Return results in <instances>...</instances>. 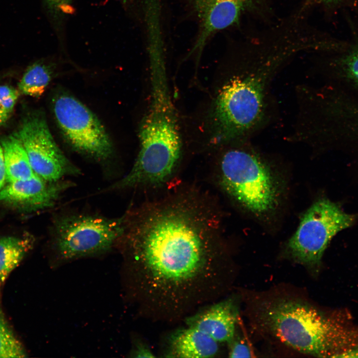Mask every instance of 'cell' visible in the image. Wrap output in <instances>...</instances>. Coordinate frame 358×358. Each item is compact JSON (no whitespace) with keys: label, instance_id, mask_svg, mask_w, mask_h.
<instances>
[{"label":"cell","instance_id":"obj_1","mask_svg":"<svg viewBox=\"0 0 358 358\" xmlns=\"http://www.w3.org/2000/svg\"><path fill=\"white\" fill-rule=\"evenodd\" d=\"M131 291L147 319H187L218 301L230 268L221 241L172 221L124 244Z\"/></svg>","mask_w":358,"mask_h":358},{"label":"cell","instance_id":"obj_2","mask_svg":"<svg viewBox=\"0 0 358 358\" xmlns=\"http://www.w3.org/2000/svg\"><path fill=\"white\" fill-rule=\"evenodd\" d=\"M307 34L278 21L243 40L234 69L219 88L210 115L211 142L223 146L250 140L273 119L271 85L276 74L298 53L309 51Z\"/></svg>","mask_w":358,"mask_h":358},{"label":"cell","instance_id":"obj_3","mask_svg":"<svg viewBox=\"0 0 358 358\" xmlns=\"http://www.w3.org/2000/svg\"><path fill=\"white\" fill-rule=\"evenodd\" d=\"M252 310L258 330L306 355L336 358L358 344V328L302 298L286 294L258 297Z\"/></svg>","mask_w":358,"mask_h":358},{"label":"cell","instance_id":"obj_4","mask_svg":"<svg viewBox=\"0 0 358 358\" xmlns=\"http://www.w3.org/2000/svg\"><path fill=\"white\" fill-rule=\"evenodd\" d=\"M149 61L151 100L140 125L139 152L129 173L111 186L113 190L163 185L171 179L180 159L181 141L165 58L153 57Z\"/></svg>","mask_w":358,"mask_h":358},{"label":"cell","instance_id":"obj_5","mask_svg":"<svg viewBox=\"0 0 358 358\" xmlns=\"http://www.w3.org/2000/svg\"><path fill=\"white\" fill-rule=\"evenodd\" d=\"M225 146L227 148L221 155L217 168L220 186L231 199L256 216L273 213L279 204L280 187L269 162L250 140Z\"/></svg>","mask_w":358,"mask_h":358},{"label":"cell","instance_id":"obj_6","mask_svg":"<svg viewBox=\"0 0 358 358\" xmlns=\"http://www.w3.org/2000/svg\"><path fill=\"white\" fill-rule=\"evenodd\" d=\"M125 224V214L116 218L80 214L63 216L53 224L52 247L64 261L103 254L119 241Z\"/></svg>","mask_w":358,"mask_h":358},{"label":"cell","instance_id":"obj_7","mask_svg":"<svg viewBox=\"0 0 358 358\" xmlns=\"http://www.w3.org/2000/svg\"><path fill=\"white\" fill-rule=\"evenodd\" d=\"M354 220V215L345 212L335 203L324 198L317 200L304 213L287 242V255L294 262L318 270L331 239Z\"/></svg>","mask_w":358,"mask_h":358},{"label":"cell","instance_id":"obj_8","mask_svg":"<svg viewBox=\"0 0 358 358\" xmlns=\"http://www.w3.org/2000/svg\"><path fill=\"white\" fill-rule=\"evenodd\" d=\"M53 110L60 128L75 149L98 160L111 156L113 147L104 127L81 101L62 94L54 100Z\"/></svg>","mask_w":358,"mask_h":358},{"label":"cell","instance_id":"obj_9","mask_svg":"<svg viewBox=\"0 0 358 358\" xmlns=\"http://www.w3.org/2000/svg\"><path fill=\"white\" fill-rule=\"evenodd\" d=\"M16 136L21 141L34 172L49 182L79 174L55 143L45 119L31 115L21 124Z\"/></svg>","mask_w":358,"mask_h":358},{"label":"cell","instance_id":"obj_10","mask_svg":"<svg viewBox=\"0 0 358 358\" xmlns=\"http://www.w3.org/2000/svg\"><path fill=\"white\" fill-rule=\"evenodd\" d=\"M199 23L198 34L190 54L201 53L216 32L239 24L248 15L264 14L268 0H190Z\"/></svg>","mask_w":358,"mask_h":358},{"label":"cell","instance_id":"obj_11","mask_svg":"<svg viewBox=\"0 0 358 358\" xmlns=\"http://www.w3.org/2000/svg\"><path fill=\"white\" fill-rule=\"evenodd\" d=\"M72 185L71 182H49L36 174L23 180L8 182L0 191V201L28 210L53 206L60 195Z\"/></svg>","mask_w":358,"mask_h":358},{"label":"cell","instance_id":"obj_12","mask_svg":"<svg viewBox=\"0 0 358 358\" xmlns=\"http://www.w3.org/2000/svg\"><path fill=\"white\" fill-rule=\"evenodd\" d=\"M238 307L232 299L217 301L188 318L194 327L220 343H229L236 333Z\"/></svg>","mask_w":358,"mask_h":358},{"label":"cell","instance_id":"obj_13","mask_svg":"<svg viewBox=\"0 0 358 358\" xmlns=\"http://www.w3.org/2000/svg\"><path fill=\"white\" fill-rule=\"evenodd\" d=\"M219 344L209 335L188 325L172 338L169 355L183 358L214 357L219 353Z\"/></svg>","mask_w":358,"mask_h":358},{"label":"cell","instance_id":"obj_14","mask_svg":"<svg viewBox=\"0 0 358 358\" xmlns=\"http://www.w3.org/2000/svg\"><path fill=\"white\" fill-rule=\"evenodd\" d=\"M1 145L4 154L7 183L26 179L35 174L26 152L15 134L3 138Z\"/></svg>","mask_w":358,"mask_h":358},{"label":"cell","instance_id":"obj_15","mask_svg":"<svg viewBox=\"0 0 358 358\" xmlns=\"http://www.w3.org/2000/svg\"><path fill=\"white\" fill-rule=\"evenodd\" d=\"M34 242L31 235L0 238V288L12 270L32 249Z\"/></svg>","mask_w":358,"mask_h":358},{"label":"cell","instance_id":"obj_16","mask_svg":"<svg viewBox=\"0 0 358 358\" xmlns=\"http://www.w3.org/2000/svg\"><path fill=\"white\" fill-rule=\"evenodd\" d=\"M51 76L49 66L42 62L33 64L27 69L18 84L20 92L32 97H39L49 85Z\"/></svg>","mask_w":358,"mask_h":358},{"label":"cell","instance_id":"obj_17","mask_svg":"<svg viewBox=\"0 0 358 358\" xmlns=\"http://www.w3.org/2000/svg\"><path fill=\"white\" fill-rule=\"evenodd\" d=\"M27 353L6 319L0 298V358H24Z\"/></svg>","mask_w":358,"mask_h":358},{"label":"cell","instance_id":"obj_18","mask_svg":"<svg viewBox=\"0 0 358 358\" xmlns=\"http://www.w3.org/2000/svg\"><path fill=\"white\" fill-rule=\"evenodd\" d=\"M19 93L14 88L7 86H0V111L8 119L10 115Z\"/></svg>","mask_w":358,"mask_h":358},{"label":"cell","instance_id":"obj_19","mask_svg":"<svg viewBox=\"0 0 358 358\" xmlns=\"http://www.w3.org/2000/svg\"><path fill=\"white\" fill-rule=\"evenodd\" d=\"M236 334V333H235ZM229 356L231 358H250L253 357V352L244 338L236 337L229 343Z\"/></svg>","mask_w":358,"mask_h":358},{"label":"cell","instance_id":"obj_20","mask_svg":"<svg viewBox=\"0 0 358 358\" xmlns=\"http://www.w3.org/2000/svg\"><path fill=\"white\" fill-rule=\"evenodd\" d=\"M344 64L349 75L358 83V46L346 57Z\"/></svg>","mask_w":358,"mask_h":358},{"label":"cell","instance_id":"obj_21","mask_svg":"<svg viewBox=\"0 0 358 358\" xmlns=\"http://www.w3.org/2000/svg\"><path fill=\"white\" fill-rule=\"evenodd\" d=\"M73 0H44L48 9L55 14L67 12Z\"/></svg>","mask_w":358,"mask_h":358},{"label":"cell","instance_id":"obj_22","mask_svg":"<svg viewBox=\"0 0 358 358\" xmlns=\"http://www.w3.org/2000/svg\"><path fill=\"white\" fill-rule=\"evenodd\" d=\"M131 357L134 358H152L155 357L152 352L147 347L142 345H137L131 353Z\"/></svg>","mask_w":358,"mask_h":358},{"label":"cell","instance_id":"obj_23","mask_svg":"<svg viewBox=\"0 0 358 358\" xmlns=\"http://www.w3.org/2000/svg\"><path fill=\"white\" fill-rule=\"evenodd\" d=\"M5 169L3 149L0 145V191L4 186L5 180Z\"/></svg>","mask_w":358,"mask_h":358},{"label":"cell","instance_id":"obj_24","mask_svg":"<svg viewBox=\"0 0 358 358\" xmlns=\"http://www.w3.org/2000/svg\"><path fill=\"white\" fill-rule=\"evenodd\" d=\"M336 358H358V344L344 350Z\"/></svg>","mask_w":358,"mask_h":358},{"label":"cell","instance_id":"obj_25","mask_svg":"<svg viewBox=\"0 0 358 358\" xmlns=\"http://www.w3.org/2000/svg\"><path fill=\"white\" fill-rule=\"evenodd\" d=\"M342 0H306L303 6L307 7L308 6L318 4L324 6H331L337 4Z\"/></svg>","mask_w":358,"mask_h":358},{"label":"cell","instance_id":"obj_26","mask_svg":"<svg viewBox=\"0 0 358 358\" xmlns=\"http://www.w3.org/2000/svg\"><path fill=\"white\" fill-rule=\"evenodd\" d=\"M7 119L4 117L0 111V126L3 124Z\"/></svg>","mask_w":358,"mask_h":358}]
</instances>
